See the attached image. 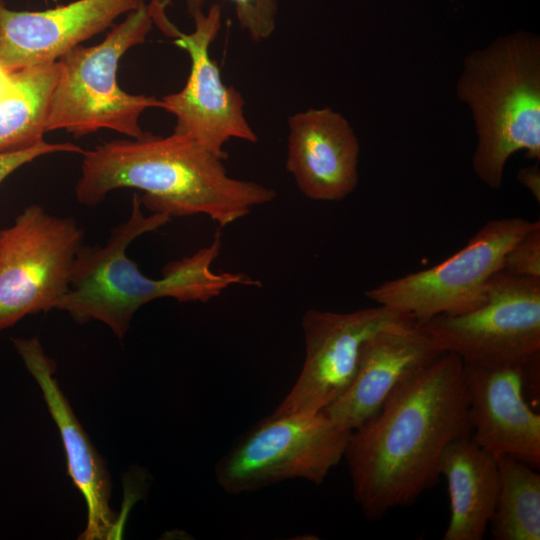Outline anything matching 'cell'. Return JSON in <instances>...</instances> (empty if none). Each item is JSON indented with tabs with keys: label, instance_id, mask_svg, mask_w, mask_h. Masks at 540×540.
I'll use <instances>...</instances> for the list:
<instances>
[{
	"label": "cell",
	"instance_id": "cell-1",
	"mask_svg": "<svg viewBox=\"0 0 540 540\" xmlns=\"http://www.w3.org/2000/svg\"><path fill=\"white\" fill-rule=\"evenodd\" d=\"M469 435L464 363L444 352L351 431L344 458L365 517L376 521L415 502L440 477L446 447Z\"/></svg>",
	"mask_w": 540,
	"mask_h": 540
},
{
	"label": "cell",
	"instance_id": "cell-2",
	"mask_svg": "<svg viewBox=\"0 0 540 540\" xmlns=\"http://www.w3.org/2000/svg\"><path fill=\"white\" fill-rule=\"evenodd\" d=\"M75 186L79 203L94 207L120 188L143 191L141 204L172 217L205 215L220 227L272 202L276 192L228 175L223 159L188 135L113 140L84 150Z\"/></svg>",
	"mask_w": 540,
	"mask_h": 540
},
{
	"label": "cell",
	"instance_id": "cell-3",
	"mask_svg": "<svg viewBox=\"0 0 540 540\" xmlns=\"http://www.w3.org/2000/svg\"><path fill=\"white\" fill-rule=\"evenodd\" d=\"M141 206L135 193L128 219L111 231L103 245L81 246L70 288L56 309L67 312L80 324L102 322L121 341L137 310L153 300L173 298L181 303H206L232 286L261 285L243 273L212 269L222 246L220 231L209 245L167 263L160 278L145 276L127 257L126 250L135 239L161 228L171 217L163 213L146 216Z\"/></svg>",
	"mask_w": 540,
	"mask_h": 540
},
{
	"label": "cell",
	"instance_id": "cell-4",
	"mask_svg": "<svg viewBox=\"0 0 540 540\" xmlns=\"http://www.w3.org/2000/svg\"><path fill=\"white\" fill-rule=\"evenodd\" d=\"M458 99L472 112L477 146L476 176L498 189L511 155L540 160V38L516 31L468 54L456 84Z\"/></svg>",
	"mask_w": 540,
	"mask_h": 540
},
{
	"label": "cell",
	"instance_id": "cell-5",
	"mask_svg": "<svg viewBox=\"0 0 540 540\" xmlns=\"http://www.w3.org/2000/svg\"><path fill=\"white\" fill-rule=\"evenodd\" d=\"M153 24L149 4L144 2L102 42L91 47L77 45L57 60L59 78L46 132L65 129L81 137L107 128L135 139L146 134L140 116L148 108H162V101L123 91L117 83V69L127 50L146 41Z\"/></svg>",
	"mask_w": 540,
	"mask_h": 540
},
{
	"label": "cell",
	"instance_id": "cell-6",
	"mask_svg": "<svg viewBox=\"0 0 540 540\" xmlns=\"http://www.w3.org/2000/svg\"><path fill=\"white\" fill-rule=\"evenodd\" d=\"M351 431L324 411L264 418L242 435L214 468L228 494L253 492L290 479L322 484L344 458Z\"/></svg>",
	"mask_w": 540,
	"mask_h": 540
},
{
	"label": "cell",
	"instance_id": "cell-7",
	"mask_svg": "<svg viewBox=\"0 0 540 540\" xmlns=\"http://www.w3.org/2000/svg\"><path fill=\"white\" fill-rule=\"evenodd\" d=\"M84 232L76 220L27 206L0 229V330L56 309L71 285Z\"/></svg>",
	"mask_w": 540,
	"mask_h": 540
},
{
	"label": "cell",
	"instance_id": "cell-8",
	"mask_svg": "<svg viewBox=\"0 0 540 540\" xmlns=\"http://www.w3.org/2000/svg\"><path fill=\"white\" fill-rule=\"evenodd\" d=\"M435 346L464 364H524L540 357V279L499 271L485 299L459 314L419 324Z\"/></svg>",
	"mask_w": 540,
	"mask_h": 540
},
{
	"label": "cell",
	"instance_id": "cell-9",
	"mask_svg": "<svg viewBox=\"0 0 540 540\" xmlns=\"http://www.w3.org/2000/svg\"><path fill=\"white\" fill-rule=\"evenodd\" d=\"M537 221L519 217L490 220L446 260L388 280L365 296L377 305L411 315L418 324L438 315L471 310L485 299L488 283L502 270L507 251Z\"/></svg>",
	"mask_w": 540,
	"mask_h": 540
},
{
	"label": "cell",
	"instance_id": "cell-10",
	"mask_svg": "<svg viewBox=\"0 0 540 540\" xmlns=\"http://www.w3.org/2000/svg\"><path fill=\"white\" fill-rule=\"evenodd\" d=\"M167 3L151 1L153 23L188 53L191 68L185 86L161 99L162 109L176 117L175 133L192 137L225 160L224 146L230 139L254 144L258 137L244 114L242 95L223 82L220 68L210 56V46L221 28V6L212 4L206 13L199 10L192 14L195 28L187 34L167 18Z\"/></svg>",
	"mask_w": 540,
	"mask_h": 540
},
{
	"label": "cell",
	"instance_id": "cell-11",
	"mask_svg": "<svg viewBox=\"0 0 540 540\" xmlns=\"http://www.w3.org/2000/svg\"><path fill=\"white\" fill-rule=\"evenodd\" d=\"M411 319V315L383 305L351 312L308 309L301 319L305 341L301 371L273 413L324 411L352 382L365 341L386 327Z\"/></svg>",
	"mask_w": 540,
	"mask_h": 540
},
{
	"label": "cell",
	"instance_id": "cell-12",
	"mask_svg": "<svg viewBox=\"0 0 540 540\" xmlns=\"http://www.w3.org/2000/svg\"><path fill=\"white\" fill-rule=\"evenodd\" d=\"M524 364H464L468 419L472 439L497 456H510L540 467V414L524 395Z\"/></svg>",
	"mask_w": 540,
	"mask_h": 540
},
{
	"label": "cell",
	"instance_id": "cell-13",
	"mask_svg": "<svg viewBox=\"0 0 540 540\" xmlns=\"http://www.w3.org/2000/svg\"><path fill=\"white\" fill-rule=\"evenodd\" d=\"M13 346L37 382L62 439L67 472L87 506V523L79 539L105 540L116 532L117 515L110 507L112 483L106 461L98 453L56 378V363L38 337L13 338Z\"/></svg>",
	"mask_w": 540,
	"mask_h": 540
},
{
	"label": "cell",
	"instance_id": "cell-14",
	"mask_svg": "<svg viewBox=\"0 0 540 540\" xmlns=\"http://www.w3.org/2000/svg\"><path fill=\"white\" fill-rule=\"evenodd\" d=\"M145 0H77L44 11H16L0 0V65L17 70L53 62Z\"/></svg>",
	"mask_w": 540,
	"mask_h": 540
},
{
	"label": "cell",
	"instance_id": "cell-15",
	"mask_svg": "<svg viewBox=\"0 0 540 540\" xmlns=\"http://www.w3.org/2000/svg\"><path fill=\"white\" fill-rule=\"evenodd\" d=\"M441 353L414 319L376 332L363 344L349 387L324 412L347 430L358 428L398 386Z\"/></svg>",
	"mask_w": 540,
	"mask_h": 540
},
{
	"label": "cell",
	"instance_id": "cell-16",
	"mask_svg": "<svg viewBox=\"0 0 540 540\" xmlns=\"http://www.w3.org/2000/svg\"><path fill=\"white\" fill-rule=\"evenodd\" d=\"M286 170L298 189L315 201H340L359 181V140L330 107L309 108L288 118Z\"/></svg>",
	"mask_w": 540,
	"mask_h": 540
},
{
	"label": "cell",
	"instance_id": "cell-17",
	"mask_svg": "<svg viewBox=\"0 0 540 540\" xmlns=\"http://www.w3.org/2000/svg\"><path fill=\"white\" fill-rule=\"evenodd\" d=\"M439 474L447 483L450 520L444 540H482L499 490L497 457L471 437L453 440L444 450Z\"/></svg>",
	"mask_w": 540,
	"mask_h": 540
},
{
	"label": "cell",
	"instance_id": "cell-18",
	"mask_svg": "<svg viewBox=\"0 0 540 540\" xmlns=\"http://www.w3.org/2000/svg\"><path fill=\"white\" fill-rule=\"evenodd\" d=\"M59 71L57 60L17 69V90L0 103V154L25 150L44 140Z\"/></svg>",
	"mask_w": 540,
	"mask_h": 540
},
{
	"label": "cell",
	"instance_id": "cell-19",
	"mask_svg": "<svg viewBox=\"0 0 540 540\" xmlns=\"http://www.w3.org/2000/svg\"><path fill=\"white\" fill-rule=\"evenodd\" d=\"M499 490L490 520L496 540L540 539V474L510 456H497Z\"/></svg>",
	"mask_w": 540,
	"mask_h": 540
},
{
	"label": "cell",
	"instance_id": "cell-20",
	"mask_svg": "<svg viewBox=\"0 0 540 540\" xmlns=\"http://www.w3.org/2000/svg\"><path fill=\"white\" fill-rule=\"evenodd\" d=\"M205 0H186L187 12L192 15L203 10ZM240 27L249 37L260 42L271 37L276 27L277 0H231Z\"/></svg>",
	"mask_w": 540,
	"mask_h": 540
},
{
	"label": "cell",
	"instance_id": "cell-21",
	"mask_svg": "<svg viewBox=\"0 0 540 540\" xmlns=\"http://www.w3.org/2000/svg\"><path fill=\"white\" fill-rule=\"evenodd\" d=\"M502 271L520 277L540 279V222L507 251Z\"/></svg>",
	"mask_w": 540,
	"mask_h": 540
},
{
	"label": "cell",
	"instance_id": "cell-22",
	"mask_svg": "<svg viewBox=\"0 0 540 540\" xmlns=\"http://www.w3.org/2000/svg\"><path fill=\"white\" fill-rule=\"evenodd\" d=\"M83 149L72 143H48L41 141L35 146L9 153L0 154V185L14 171L34 159L51 153L73 152L83 153Z\"/></svg>",
	"mask_w": 540,
	"mask_h": 540
},
{
	"label": "cell",
	"instance_id": "cell-23",
	"mask_svg": "<svg viewBox=\"0 0 540 540\" xmlns=\"http://www.w3.org/2000/svg\"><path fill=\"white\" fill-rule=\"evenodd\" d=\"M517 177L519 182L531 192L537 202H540V171L538 162L536 165L521 169Z\"/></svg>",
	"mask_w": 540,
	"mask_h": 540
},
{
	"label": "cell",
	"instance_id": "cell-24",
	"mask_svg": "<svg viewBox=\"0 0 540 540\" xmlns=\"http://www.w3.org/2000/svg\"><path fill=\"white\" fill-rule=\"evenodd\" d=\"M18 86L17 70L0 65V103L12 95Z\"/></svg>",
	"mask_w": 540,
	"mask_h": 540
}]
</instances>
